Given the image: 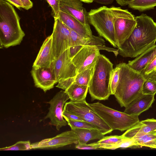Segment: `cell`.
<instances>
[{"label": "cell", "instance_id": "1", "mask_svg": "<svg viewBox=\"0 0 156 156\" xmlns=\"http://www.w3.org/2000/svg\"><path fill=\"white\" fill-rule=\"evenodd\" d=\"M136 26L125 42L118 48L123 57L135 58L155 44L156 22L152 18L142 13L135 17Z\"/></svg>", "mask_w": 156, "mask_h": 156}, {"label": "cell", "instance_id": "2", "mask_svg": "<svg viewBox=\"0 0 156 156\" xmlns=\"http://www.w3.org/2000/svg\"><path fill=\"white\" fill-rule=\"evenodd\" d=\"M20 18L12 5L0 0V48L20 44L25 35L20 23Z\"/></svg>", "mask_w": 156, "mask_h": 156}, {"label": "cell", "instance_id": "3", "mask_svg": "<svg viewBox=\"0 0 156 156\" xmlns=\"http://www.w3.org/2000/svg\"><path fill=\"white\" fill-rule=\"evenodd\" d=\"M117 66L119 68V80L114 95L120 106L126 107L142 94V87L146 79L128 64L121 63Z\"/></svg>", "mask_w": 156, "mask_h": 156}, {"label": "cell", "instance_id": "4", "mask_svg": "<svg viewBox=\"0 0 156 156\" xmlns=\"http://www.w3.org/2000/svg\"><path fill=\"white\" fill-rule=\"evenodd\" d=\"M113 64L103 55L98 56L88 86L91 101L108 100L111 95L110 80Z\"/></svg>", "mask_w": 156, "mask_h": 156}, {"label": "cell", "instance_id": "5", "mask_svg": "<svg viewBox=\"0 0 156 156\" xmlns=\"http://www.w3.org/2000/svg\"><path fill=\"white\" fill-rule=\"evenodd\" d=\"M89 105L112 130H118L121 132L126 130L140 121L139 115L128 114L98 102Z\"/></svg>", "mask_w": 156, "mask_h": 156}, {"label": "cell", "instance_id": "6", "mask_svg": "<svg viewBox=\"0 0 156 156\" xmlns=\"http://www.w3.org/2000/svg\"><path fill=\"white\" fill-rule=\"evenodd\" d=\"M89 23L100 36L103 37L114 47L117 48L113 16L110 8L103 6L91 9L88 12Z\"/></svg>", "mask_w": 156, "mask_h": 156}, {"label": "cell", "instance_id": "7", "mask_svg": "<svg viewBox=\"0 0 156 156\" xmlns=\"http://www.w3.org/2000/svg\"><path fill=\"white\" fill-rule=\"evenodd\" d=\"M63 110L73 113L84 121L94 125L104 135L113 131L87 103L86 99L76 102L70 101L66 102Z\"/></svg>", "mask_w": 156, "mask_h": 156}, {"label": "cell", "instance_id": "8", "mask_svg": "<svg viewBox=\"0 0 156 156\" xmlns=\"http://www.w3.org/2000/svg\"><path fill=\"white\" fill-rule=\"evenodd\" d=\"M110 8L113 17L118 48L130 36L136 26V22L135 17L128 10L114 6Z\"/></svg>", "mask_w": 156, "mask_h": 156}, {"label": "cell", "instance_id": "9", "mask_svg": "<svg viewBox=\"0 0 156 156\" xmlns=\"http://www.w3.org/2000/svg\"><path fill=\"white\" fill-rule=\"evenodd\" d=\"M52 34V54L53 61L71 46L69 28L58 18H54Z\"/></svg>", "mask_w": 156, "mask_h": 156}, {"label": "cell", "instance_id": "10", "mask_svg": "<svg viewBox=\"0 0 156 156\" xmlns=\"http://www.w3.org/2000/svg\"><path fill=\"white\" fill-rule=\"evenodd\" d=\"M69 99V96L65 90H61L47 102L50 105V107L44 119H49V124L55 126L57 130L68 124L67 121L63 119V112L64 106Z\"/></svg>", "mask_w": 156, "mask_h": 156}, {"label": "cell", "instance_id": "11", "mask_svg": "<svg viewBox=\"0 0 156 156\" xmlns=\"http://www.w3.org/2000/svg\"><path fill=\"white\" fill-rule=\"evenodd\" d=\"M71 41V45L69 48L71 58L83 46H91L100 48L101 50H105L113 52L116 55L119 53V50L106 47L105 41L100 37L93 35L85 37L79 35L69 28Z\"/></svg>", "mask_w": 156, "mask_h": 156}, {"label": "cell", "instance_id": "12", "mask_svg": "<svg viewBox=\"0 0 156 156\" xmlns=\"http://www.w3.org/2000/svg\"><path fill=\"white\" fill-rule=\"evenodd\" d=\"M57 83L75 76V66L70 57L69 48L55 59L51 66Z\"/></svg>", "mask_w": 156, "mask_h": 156}, {"label": "cell", "instance_id": "13", "mask_svg": "<svg viewBox=\"0 0 156 156\" xmlns=\"http://www.w3.org/2000/svg\"><path fill=\"white\" fill-rule=\"evenodd\" d=\"M100 48L95 46H83L71 58L77 74L95 64L100 54Z\"/></svg>", "mask_w": 156, "mask_h": 156}, {"label": "cell", "instance_id": "14", "mask_svg": "<svg viewBox=\"0 0 156 156\" xmlns=\"http://www.w3.org/2000/svg\"><path fill=\"white\" fill-rule=\"evenodd\" d=\"M78 143V137L73 131L71 130L63 132L54 137L33 143L31 144V149L56 148Z\"/></svg>", "mask_w": 156, "mask_h": 156}, {"label": "cell", "instance_id": "15", "mask_svg": "<svg viewBox=\"0 0 156 156\" xmlns=\"http://www.w3.org/2000/svg\"><path fill=\"white\" fill-rule=\"evenodd\" d=\"M31 73L35 87L45 92L57 83L51 67L32 68Z\"/></svg>", "mask_w": 156, "mask_h": 156}, {"label": "cell", "instance_id": "16", "mask_svg": "<svg viewBox=\"0 0 156 156\" xmlns=\"http://www.w3.org/2000/svg\"><path fill=\"white\" fill-rule=\"evenodd\" d=\"M80 0H61L60 11L66 12L86 25H89L88 12Z\"/></svg>", "mask_w": 156, "mask_h": 156}, {"label": "cell", "instance_id": "17", "mask_svg": "<svg viewBox=\"0 0 156 156\" xmlns=\"http://www.w3.org/2000/svg\"><path fill=\"white\" fill-rule=\"evenodd\" d=\"M154 100V95L142 94L125 107L124 112L129 115L139 116L148 110Z\"/></svg>", "mask_w": 156, "mask_h": 156}, {"label": "cell", "instance_id": "18", "mask_svg": "<svg viewBox=\"0 0 156 156\" xmlns=\"http://www.w3.org/2000/svg\"><path fill=\"white\" fill-rule=\"evenodd\" d=\"M52 35L47 37L43 42L33 63V68L50 67L53 62L52 54Z\"/></svg>", "mask_w": 156, "mask_h": 156}, {"label": "cell", "instance_id": "19", "mask_svg": "<svg viewBox=\"0 0 156 156\" xmlns=\"http://www.w3.org/2000/svg\"><path fill=\"white\" fill-rule=\"evenodd\" d=\"M58 18L68 28L81 36L87 37L92 35L90 25H86L69 14L60 11Z\"/></svg>", "mask_w": 156, "mask_h": 156}, {"label": "cell", "instance_id": "20", "mask_svg": "<svg viewBox=\"0 0 156 156\" xmlns=\"http://www.w3.org/2000/svg\"><path fill=\"white\" fill-rule=\"evenodd\" d=\"M156 130V119L151 118L139 121L126 130L122 136L125 138H132Z\"/></svg>", "mask_w": 156, "mask_h": 156}, {"label": "cell", "instance_id": "21", "mask_svg": "<svg viewBox=\"0 0 156 156\" xmlns=\"http://www.w3.org/2000/svg\"><path fill=\"white\" fill-rule=\"evenodd\" d=\"M156 55V44H155L134 60L129 61L128 64L132 69L141 74Z\"/></svg>", "mask_w": 156, "mask_h": 156}, {"label": "cell", "instance_id": "22", "mask_svg": "<svg viewBox=\"0 0 156 156\" xmlns=\"http://www.w3.org/2000/svg\"><path fill=\"white\" fill-rule=\"evenodd\" d=\"M72 130L78 137L79 144H86L90 140H100L104 137V135L96 129L76 128Z\"/></svg>", "mask_w": 156, "mask_h": 156}, {"label": "cell", "instance_id": "23", "mask_svg": "<svg viewBox=\"0 0 156 156\" xmlns=\"http://www.w3.org/2000/svg\"><path fill=\"white\" fill-rule=\"evenodd\" d=\"M88 87L78 85L75 83L72 84L65 90L70 101H79L85 99Z\"/></svg>", "mask_w": 156, "mask_h": 156}, {"label": "cell", "instance_id": "24", "mask_svg": "<svg viewBox=\"0 0 156 156\" xmlns=\"http://www.w3.org/2000/svg\"><path fill=\"white\" fill-rule=\"evenodd\" d=\"M139 147H146L156 149V135L153 133L133 138Z\"/></svg>", "mask_w": 156, "mask_h": 156}, {"label": "cell", "instance_id": "25", "mask_svg": "<svg viewBox=\"0 0 156 156\" xmlns=\"http://www.w3.org/2000/svg\"><path fill=\"white\" fill-rule=\"evenodd\" d=\"M94 65L78 73L73 77V83L79 85L88 87L93 72Z\"/></svg>", "mask_w": 156, "mask_h": 156}, {"label": "cell", "instance_id": "26", "mask_svg": "<svg viewBox=\"0 0 156 156\" xmlns=\"http://www.w3.org/2000/svg\"><path fill=\"white\" fill-rule=\"evenodd\" d=\"M156 6V0H134L128 5L129 8L140 11L152 9Z\"/></svg>", "mask_w": 156, "mask_h": 156}, {"label": "cell", "instance_id": "27", "mask_svg": "<svg viewBox=\"0 0 156 156\" xmlns=\"http://www.w3.org/2000/svg\"><path fill=\"white\" fill-rule=\"evenodd\" d=\"M139 147L133 138H125L119 143L100 146L99 148L114 150L119 148H125Z\"/></svg>", "mask_w": 156, "mask_h": 156}, {"label": "cell", "instance_id": "28", "mask_svg": "<svg viewBox=\"0 0 156 156\" xmlns=\"http://www.w3.org/2000/svg\"><path fill=\"white\" fill-rule=\"evenodd\" d=\"M142 93L143 94L151 95L156 94V75L146 79L142 86Z\"/></svg>", "mask_w": 156, "mask_h": 156}, {"label": "cell", "instance_id": "29", "mask_svg": "<svg viewBox=\"0 0 156 156\" xmlns=\"http://www.w3.org/2000/svg\"><path fill=\"white\" fill-rule=\"evenodd\" d=\"M124 138L122 135H112L104 136L102 139L97 142L89 144L90 145L96 146L98 149L100 146L119 143L123 140Z\"/></svg>", "mask_w": 156, "mask_h": 156}, {"label": "cell", "instance_id": "30", "mask_svg": "<svg viewBox=\"0 0 156 156\" xmlns=\"http://www.w3.org/2000/svg\"><path fill=\"white\" fill-rule=\"evenodd\" d=\"M64 119L67 121L68 125L70 126L71 130L76 128L97 129L94 125L85 121L72 120L66 118Z\"/></svg>", "mask_w": 156, "mask_h": 156}, {"label": "cell", "instance_id": "31", "mask_svg": "<svg viewBox=\"0 0 156 156\" xmlns=\"http://www.w3.org/2000/svg\"><path fill=\"white\" fill-rule=\"evenodd\" d=\"M119 77V68L116 66L113 69L110 76V87L111 95H114L117 87Z\"/></svg>", "mask_w": 156, "mask_h": 156}, {"label": "cell", "instance_id": "32", "mask_svg": "<svg viewBox=\"0 0 156 156\" xmlns=\"http://www.w3.org/2000/svg\"><path fill=\"white\" fill-rule=\"evenodd\" d=\"M31 149V144L29 140L19 141L11 146L1 148L0 151L27 150Z\"/></svg>", "mask_w": 156, "mask_h": 156}, {"label": "cell", "instance_id": "33", "mask_svg": "<svg viewBox=\"0 0 156 156\" xmlns=\"http://www.w3.org/2000/svg\"><path fill=\"white\" fill-rule=\"evenodd\" d=\"M141 74L145 79L150 76L156 75V55L147 66Z\"/></svg>", "mask_w": 156, "mask_h": 156}, {"label": "cell", "instance_id": "34", "mask_svg": "<svg viewBox=\"0 0 156 156\" xmlns=\"http://www.w3.org/2000/svg\"><path fill=\"white\" fill-rule=\"evenodd\" d=\"M51 8L54 18H58L60 11V3L61 0H45Z\"/></svg>", "mask_w": 156, "mask_h": 156}, {"label": "cell", "instance_id": "35", "mask_svg": "<svg viewBox=\"0 0 156 156\" xmlns=\"http://www.w3.org/2000/svg\"><path fill=\"white\" fill-rule=\"evenodd\" d=\"M63 116L64 118H66L72 120L83 121L81 118L78 116L64 110L63 111Z\"/></svg>", "mask_w": 156, "mask_h": 156}, {"label": "cell", "instance_id": "36", "mask_svg": "<svg viewBox=\"0 0 156 156\" xmlns=\"http://www.w3.org/2000/svg\"><path fill=\"white\" fill-rule=\"evenodd\" d=\"M75 147L76 149L81 150H96L98 149L96 146L87 144H76Z\"/></svg>", "mask_w": 156, "mask_h": 156}, {"label": "cell", "instance_id": "37", "mask_svg": "<svg viewBox=\"0 0 156 156\" xmlns=\"http://www.w3.org/2000/svg\"><path fill=\"white\" fill-rule=\"evenodd\" d=\"M23 5V8L28 10L33 6V3L30 0H19Z\"/></svg>", "mask_w": 156, "mask_h": 156}, {"label": "cell", "instance_id": "38", "mask_svg": "<svg viewBox=\"0 0 156 156\" xmlns=\"http://www.w3.org/2000/svg\"><path fill=\"white\" fill-rule=\"evenodd\" d=\"M19 9L23 8V5L19 0H5Z\"/></svg>", "mask_w": 156, "mask_h": 156}, {"label": "cell", "instance_id": "39", "mask_svg": "<svg viewBox=\"0 0 156 156\" xmlns=\"http://www.w3.org/2000/svg\"><path fill=\"white\" fill-rule=\"evenodd\" d=\"M134 0H116L117 3L120 5L123 6L128 5Z\"/></svg>", "mask_w": 156, "mask_h": 156}, {"label": "cell", "instance_id": "40", "mask_svg": "<svg viewBox=\"0 0 156 156\" xmlns=\"http://www.w3.org/2000/svg\"><path fill=\"white\" fill-rule=\"evenodd\" d=\"M114 0H93L94 2L104 5H108L112 3Z\"/></svg>", "mask_w": 156, "mask_h": 156}, {"label": "cell", "instance_id": "41", "mask_svg": "<svg viewBox=\"0 0 156 156\" xmlns=\"http://www.w3.org/2000/svg\"><path fill=\"white\" fill-rule=\"evenodd\" d=\"M151 133H154L156 135V130H155V131L153 132H152Z\"/></svg>", "mask_w": 156, "mask_h": 156}]
</instances>
